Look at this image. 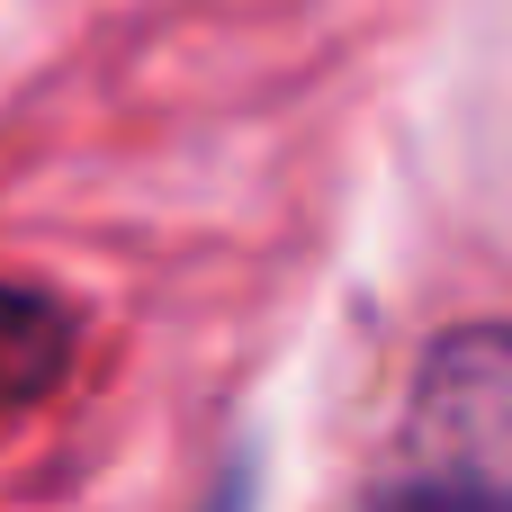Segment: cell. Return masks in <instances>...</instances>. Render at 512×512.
<instances>
[{"label": "cell", "instance_id": "obj_1", "mask_svg": "<svg viewBox=\"0 0 512 512\" xmlns=\"http://www.w3.org/2000/svg\"><path fill=\"white\" fill-rule=\"evenodd\" d=\"M414 432L432 450H450L441 477H477V486H504L512 477V333H450L423 369V405H414Z\"/></svg>", "mask_w": 512, "mask_h": 512}, {"label": "cell", "instance_id": "obj_2", "mask_svg": "<svg viewBox=\"0 0 512 512\" xmlns=\"http://www.w3.org/2000/svg\"><path fill=\"white\" fill-rule=\"evenodd\" d=\"M63 351H72L63 306H45V297H27V288H0V405L36 396V387L63 369Z\"/></svg>", "mask_w": 512, "mask_h": 512}, {"label": "cell", "instance_id": "obj_3", "mask_svg": "<svg viewBox=\"0 0 512 512\" xmlns=\"http://www.w3.org/2000/svg\"><path fill=\"white\" fill-rule=\"evenodd\" d=\"M369 512H512L504 486H477V477H423V486H396L387 504Z\"/></svg>", "mask_w": 512, "mask_h": 512}]
</instances>
